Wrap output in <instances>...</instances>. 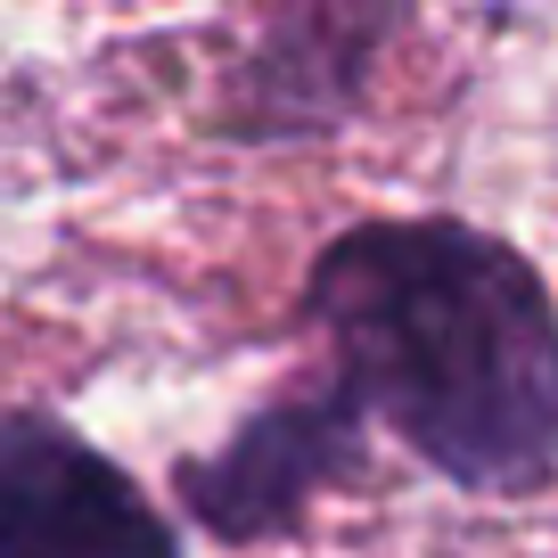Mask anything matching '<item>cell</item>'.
<instances>
[{"label": "cell", "mask_w": 558, "mask_h": 558, "mask_svg": "<svg viewBox=\"0 0 558 558\" xmlns=\"http://www.w3.org/2000/svg\"><path fill=\"white\" fill-rule=\"evenodd\" d=\"M402 25H411V9H378V0H296V9L263 17V34L214 90V140L222 148L337 140L369 107L378 58Z\"/></svg>", "instance_id": "cell-4"}, {"label": "cell", "mask_w": 558, "mask_h": 558, "mask_svg": "<svg viewBox=\"0 0 558 558\" xmlns=\"http://www.w3.org/2000/svg\"><path fill=\"white\" fill-rule=\"evenodd\" d=\"M296 329L369 427L469 501L558 485V296L518 239L460 214H369L320 239Z\"/></svg>", "instance_id": "cell-1"}, {"label": "cell", "mask_w": 558, "mask_h": 558, "mask_svg": "<svg viewBox=\"0 0 558 558\" xmlns=\"http://www.w3.org/2000/svg\"><path fill=\"white\" fill-rule=\"evenodd\" d=\"M369 436L378 427L329 369L271 386L206 452L173 460L181 525H197L222 550H279L313 525L320 501H337L369 476Z\"/></svg>", "instance_id": "cell-2"}, {"label": "cell", "mask_w": 558, "mask_h": 558, "mask_svg": "<svg viewBox=\"0 0 558 558\" xmlns=\"http://www.w3.org/2000/svg\"><path fill=\"white\" fill-rule=\"evenodd\" d=\"M0 558H190L181 525L157 509L107 444H90L50 402L0 411Z\"/></svg>", "instance_id": "cell-3"}]
</instances>
